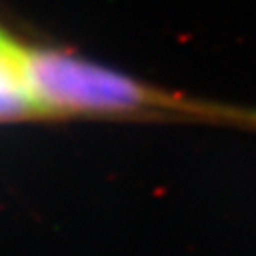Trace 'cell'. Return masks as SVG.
I'll return each mask as SVG.
<instances>
[{
    "label": "cell",
    "mask_w": 256,
    "mask_h": 256,
    "mask_svg": "<svg viewBox=\"0 0 256 256\" xmlns=\"http://www.w3.org/2000/svg\"><path fill=\"white\" fill-rule=\"evenodd\" d=\"M28 112H34V106L27 92H0V120L21 118Z\"/></svg>",
    "instance_id": "cell-3"
},
{
    "label": "cell",
    "mask_w": 256,
    "mask_h": 256,
    "mask_svg": "<svg viewBox=\"0 0 256 256\" xmlns=\"http://www.w3.org/2000/svg\"><path fill=\"white\" fill-rule=\"evenodd\" d=\"M23 84L38 112L116 114L152 102L133 78L57 50H23Z\"/></svg>",
    "instance_id": "cell-1"
},
{
    "label": "cell",
    "mask_w": 256,
    "mask_h": 256,
    "mask_svg": "<svg viewBox=\"0 0 256 256\" xmlns=\"http://www.w3.org/2000/svg\"><path fill=\"white\" fill-rule=\"evenodd\" d=\"M0 92H25L23 50L0 36Z\"/></svg>",
    "instance_id": "cell-2"
}]
</instances>
